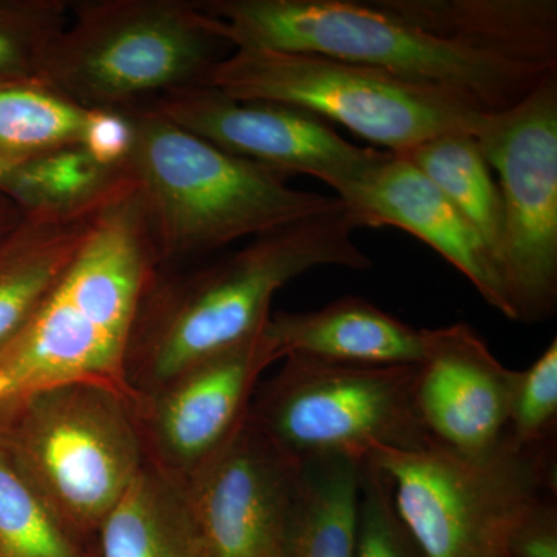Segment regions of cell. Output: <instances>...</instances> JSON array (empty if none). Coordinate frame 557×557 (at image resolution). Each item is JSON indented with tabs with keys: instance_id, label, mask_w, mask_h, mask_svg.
Masks as SVG:
<instances>
[{
	"instance_id": "1",
	"label": "cell",
	"mask_w": 557,
	"mask_h": 557,
	"mask_svg": "<svg viewBox=\"0 0 557 557\" xmlns=\"http://www.w3.org/2000/svg\"><path fill=\"white\" fill-rule=\"evenodd\" d=\"M233 49L314 53L494 113L557 73L555 0H196Z\"/></svg>"
},
{
	"instance_id": "2",
	"label": "cell",
	"mask_w": 557,
	"mask_h": 557,
	"mask_svg": "<svg viewBox=\"0 0 557 557\" xmlns=\"http://www.w3.org/2000/svg\"><path fill=\"white\" fill-rule=\"evenodd\" d=\"M355 209L339 207L255 237L211 265L157 276L139 307L126 380L135 405L180 372L239 346L269 324L278 289L322 267L369 270L354 234ZM137 408V406H135Z\"/></svg>"
},
{
	"instance_id": "3",
	"label": "cell",
	"mask_w": 557,
	"mask_h": 557,
	"mask_svg": "<svg viewBox=\"0 0 557 557\" xmlns=\"http://www.w3.org/2000/svg\"><path fill=\"white\" fill-rule=\"evenodd\" d=\"M161 269L131 174L98 209L89 236L27 324L0 348V408L64 384L135 397L127 351L139 307Z\"/></svg>"
},
{
	"instance_id": "4",
	"label": "cell",
	"mask_w": 557,
	"mask_h": 557,
	"mask_svg": "<svg viewBox=\"0 0 557 557\" xmlns=\"http://www.w3.org/2000/svg\"><path fill=\"white\" fill-rule=\"evenodd\" d=\"M134 126L127 170L161 267L209 255L339 207L336 196L287 185L288 175L218 148L150 102L123 109Z\"/></svg>"
},
{
	"instance_id": "5",
	"label": "cell",
	"mask_w": 557,
	"mask_h": 557,
	"mask_svg": "<svg viewBox=\"0 0 557 557\" xmlns=\"http://www.w3.org/2000/svg\"><path fill=\"white\" fill-rule=\"evenodd\" d=\"M226 47L196 0H84L38 78L81 108L123 110L203 84Z\"/></svg>"
},
{
	"instance_id": "6",
	"label": "cell",
	"mask_w": 557,
	"mask_h": 557,
	"mask_svg": "<svg viewBox=\"0 0 557 557\" xmlns=\"http://www.w3.org/2000/svg\"><path fill=\"white\" fill-rule=\"evenodd\" d=\"M203 84L236 100L307 110L391 153H405L449 132L475 134L485 115L454 91L298 51L234 49Z\"/></svg>"
},
{
	"instance_id": "7",
	"label": "cell",
	"mask_w": 557,
	"mask_h": 557,
	"mask_svg": "<svg viewBox=\"0 0 557 557\" xmlns=\"http://www.w3.org/2000/svg\"><path fill=\"white\" fill-rule=\"evenodd\" d=\"M2 408L20 417L7 454L70 536L89 549L146 467L134 406L109 388L64 384Z\"/></svg>"
},
{
	"instance_id": "8",
	"label": "cell",
	"mask_w": 557,
	"mask_h": 557,
	"mask_svg": "<svg viewBox=\"0 0 557 557\" xmlns=\"http://www.w3.org/2000/svg\"><path fill=\"white\" fill-rule=\"evenodd\" d=\"M362 461L386 480L399 519L426 557H508L519 520L556 494L552 448L520 450L507 437L480 458L434 445L373 449Z\"/></svg>"
},
{
	"instance_id": "9",
	"label": "cell",
	"mask_w": 557,
	"mask_h": 557,
	"mask_svg": "<svg viewBox=\"0 0 557 557\" xmlns=\"http://www.w3.org/2000/svg\"><path fill=\"white\" fill-rule=\"evenodd\" d=\"M260 381L249 408L256 431L304 463L322 457L362 461L370 450L437 445L417 405V364L372 366L289 355Z\"/></svg>"
},
{
	"instance_id": "10",
	"label": "cell",
	"mask_w": 557,
	"mask_h": 557,
	"mask_svg": "<svg viewBox=\"0 0 557 557\" xmlns=\"http://www.w3.org/2000/svg\"><path fill=\"white\" fill-rule=\"evenodd\" d=\"M502 199L498 270L512 321L557 307V73L523 100L485 113L475 131Z\"/></svg>"
},
{
	"instance_id": "11",
	"label": "cell",
	"mask_w": 557,
	"mask_h": 557,
	"mask_svg": "<svg viewBox=\"0 0 557 557\" xmlns=\"http://www.w3.org/2000/svg\"><path fill=\"white\" fill-rule=\"evenodd\" d=\"M161 115L218 148L284 174L317 177L350 199L386 150L364 148L336 134L307 110L245 101L199 84L148 101Z\"/></svg>"
},
{
	"instance_id": "12",
	"label": "cell",
	"mask_w": 557,
	"mask_h": 557,
	"mask_svg": "<svg viewBox=\"0 0 557 557\" xmlns=\"http://www.w3.org/2000/svg\"><path fill=\"white\" fill-rule=\"evenodd\" d=\"M278 359L265 327L139 399L135 416L146 463L185 486L247 424L260 376Z\"/></svg>"
},
{
	"instance_id": "13",
	"label": "cell",
	"mask_w": 557,
	"mask_h": 557,
	"mask_svg": "<svg viewBox=\"0 0 557 557\" xmlns=\"http://www.w3.org/2000/svg\"><path fill=\"white\" fill-rule=\"evenodd\" d=\"M182 490L205 557H292L302 463L249 421Z\"/></svg>"
},
{
	"instance_id": "14",
	"label": "cell",
	"mask_w": 557,
	"mask_h": 557,
	"mask_svg": "<svg viewBox=\"0 0 557 557\" xmlns=\"http://www.w3.org/2000/svg\"><path fill=\"white\" fill-rule=\"evenodd\" d=\"M423 330L416 386L421 420L442 448L485 457L507 437L516 370L505 368L467 322Z\"/></svg>"
},
{
	"instance_id": "15",
	"label": "cell",
	"mask_w": 557,
	"mask_h": 557,
	"mask_svg": "<svg viewBox=\"0 0 557 557\" xmlns=\"http://www.w3.org/2000/svg\"><path fill=\"white\" fill-rule=\"evenodd\" d=\"M364 228L394 226L424 242L474 285L487 306L511 319L500 271L471 222L405 157L387 152L350 199Z\"/></svg>"
},
{
	"instance_id": "16",
	"label": "cell",
	"mask_w": 557,
	"mask_h": 557,
	"mask_svg": "<svg viewBox=\"0 0 557 557\" xmlns=\"http://www.w3.org/2000/svg\"><path fill=\"white\" fill-rule=\"evenodd\" d=\"M270 338L281 359L289 355L350 364L413 366L424 354V330L346 296L313 311L271 313Z\"/></svg>"
},
{
	"instance_id": "17",
	"label": "cell",
	"mask_w": 557,
	"mask_h": 557,
	"mask_svg": "<svg viewBox=\"0 0 557 557\" xmlns=\"http://www.w3.org/2000/svg\"><path fill=\"white\" fill-rule=\"evenodd\" d=\"M108 197L76 211H25L16 228L0 240V348L21 332L69 269Z\"/></svg>"
},
{
	"instance_id": "18",
	"label": "cell",
	"mask_w": 557,
	"mask_h": 557,
	"mask_svg": "<svg viewBox=\"0 0 557 557\" xmlns=\"http://www.w3.org/2000/svg\"><path fill=\"white\" fill-rule=\"evenodd\" d=\"M95 557H205L182 487L148 463L95 539Z\"/></svg>"
},
{
	"instance_id": "19",
	"label": "cell",
	"mask_w": 557,
	"mask_h": 557,
	"mask_svg": "<svg viewBox=\"0 0 557 557\" xmlns=\"http://www.w3.org/2000/svg\"><path fill=\"white\" fill-rule=\"evenodd\" d=\"M361 463L348 457L304 461L292 557H355Z\"/></svg>"
},
{
	"instance_id": "20",
	"label": "cell",
	"mask_w": 557,
	"mask_h": 557,
	"mask_svg": "<svg viewBox=\"0 0 557 557\" xmlns=\"http://www.w3.org/2000/svg\"><path fill=\"white\" fill-rule=\"evenodd\" d=\"M397 156L405 157L424 177L431 180L471 222L498 267L502 244L500 190L475 135L471 132H449Z\"/></svg>"
},
{
	"instance_id": "21",
	"label": "cell",
	"mask_w": 557,
	"mask_h": 557,
	"mask_svg": "<svg viewBox=\"0 0 557 557\" xmlns=\"http://www.w3.org/2000/svg\"><path fill=\"white\" fill-rule=\"evenodd\" d=\"M87 110L39 78L0 79V156L28 161L81 146Z\"/></svg>"
},
{
	"instance_id": "22",
	"label": "cell",
	"mask_w": 557,
	"mask_h": 557,
	"mask_svg": "<svg viewBox=\"0 0 557 557\" xmlns=\"http://www.w3.org/2000/svg\"><path fill=\"white\" fill-rule=\"evenodd\" d=\"M127 175V164L101 166L81 146H75L22 161L5 194L24 211L36 208L76 211L100 203Z\"/></svg>"
},
{
	"instance_id": "23",
	"label": "cell",
	"mask_w": 557,
	"mask_h": 557,
	"mask_svg": "<svg viewBox=\"0 0 557 557\" xmlns=\"http://www.w3.org/2000/svg\"><path fill=\"white\" fill-rule=\"evenodd\" d=\"M0 557H95L54 518L0 448Z\"/></svg>"
},
{
	"instance_id": "24",
	"label": "cell",
	"mask_w": 557,
	"mask_h": 557,
	"mask_svg": "<svg viewBox=\"0 0 557 557\" xmlns=\"http://www.w3.org/2000/svg\"><path fill=\"white\" fill-rule=\"evenodd\" d=\"M69 0H0V79L38 78L44 53L70 20Z\"/></svg>"
},
{
	"instance_id": "25",
	"label": "cell",
	"mask_w": 557,
	"mask_h": 557,
	"mask_svg": "<svg viewBox=\"0 0 557 557\" xmlns=\"http://www.w3.org/2000/svg\"><path fill=\"white\" fill-rule=\"evenodd\" d=\"M557 423V341L527 370H516L507 440L520 450L552 448Z\"/></svg>"
},
{
	"instance_id": "26",
	"label": "cell",
	"mask_w": 557,
	"mask_h": 557,
	"mask_svg": "<svg viewBox=\"0 0 557 557\" xmlns=\"http://www.w3.org/2000/svg\"><path fill=\"white\" fill-rule=\"evenodd\" d=\"M355 557H426L399 519L386 480L364 461Z\"/></svg>"
},
{
	"instance_id": "27",
	"label": "cell",
	"mask_w": 557,
	"mask_h": 557,
	"mask_svg": "<svg viewBox=\"0 0 557 557\" xmlns=\"http://www.w3.org/2000/svg\"><path fill=\"white\" fill-rule=\"evenodd\" d=\"M81 148L101 166H126L134 148V126L129 115L124 110H87Z\"/></svg>"
},
{
	"instance_id": "28",
	"label": "cell",
	"mask_w": 557,
	"mask_h": 557,
	"mask_svg": "<svg viewBox=\"0 0 557 557\" xmlns=\"http://www.w3.org/2000/svg\"><path fill=\"white\" fill-rule=\"evenodd\" d=\"M508 557H557V508L552 496L536 502L508 542Z\"/></svg>"
},
{
	"instance_id": "29",
	"label": "cell",
	"mask_w": 557,
	"mask_h": 557,
	"mask_svg": "<svg viewBox=\"0 0 557 557\" xmlns=\"http://www.w3.org/2000/svg\"><path fill=\"white\" fill-rule=\"evenodd\" d=\"M24 214V209L16 201L0 193V240L5 239L11 231L16 228Z\"/></svg>"
},
{
	"instance_id": "30",
	"label": "cell",
	"mask_w": 557,
	"mask_h": 557,
	"mask_svg": "<svg viewBox=\"0 0 557 557\" xmlns=\"http://www.w3.org/2000/svg\"><path fill=\"white\" fill-rule=\"evenodd\" d=\"M21 163L22 161H14L0 156V193H7L11 178H13L14 172L20 168Z\"/></svg>"
}]
</instances>
